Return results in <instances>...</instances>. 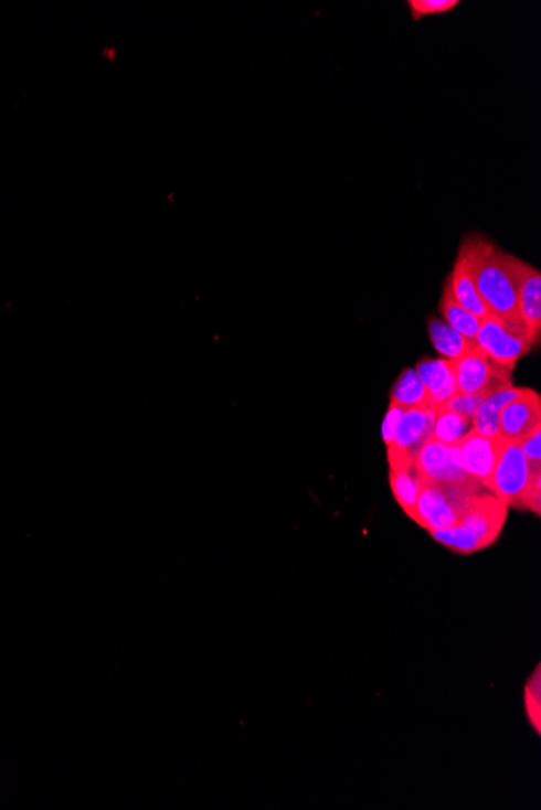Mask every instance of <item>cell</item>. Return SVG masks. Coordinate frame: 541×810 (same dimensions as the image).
Masks as SVG:
<instances>
[{
  "label": "cell",
  "instance_id": "1",
  "mask_svg": "<svg viewBox=\"0 0 541 810\" xmlns=\"http://www.w3.org/2000/svg\"><path fill=\"white\" fill-rule=\"evenodd\" d=\"M519 263V257L502 252L490 239L478 236L474 267L478 294L487 305L490 315L532 345V340L517 309Z\"/></svg>",
  "mask_w": 541,
  "mask_h": 810
},
{
  "label": "cell",
  "instance_id": "20",
  "mask_svg": "<svg viewBox=\"0 0 541 810\" xmlns=\"http://www.w3.org/2000/svg\"><path fill=\"white\" fill-rule=\"evenodd\" d=\"M433 535V539L435 541H438L439 544H443L444 547L449 548V551L456 552V554H475V552L484 551L481 548L480 542L477 541V537H475L474 534L468 533L466 527L459 526H453L447 527V530H439V531H432L429 533Z\"/></svg>",
  "mask_w": 541,
  "mask_h": 810
},
{
  "label": "cell",
  "instance_id": "19",
  "mask_svg": "<svg viewBox=\"0 0 541 810\" xmlns=\"http://www.w3.org/2000/svg\"><path fill=\"white\" fill-rule=\"evenodd\" d=\"M471 429H474V426H471V419H468V417L442 408L436 409L433 439L443 441L449 447H457L460 441L466 439Z\"/></svg>",
  "mask_w": 541,
  "mask_h": 810
},
{
  "label": "cell",
  "instance_id": "6",
  "mask_svg": "<svg viewBox=\"0 0 541 810\" xmlns=\"http://www.w3.org/2000/svg\"><path fill=\"white\" fill-rule=\"evenodd\" d=\"M530 469L526 455L517 441L502 439L498 463L492 472L490 492L508 509H520V499L529 484Z\"/></svg>",
  "mask_w": 541,
  "mask_h": 810
},
{
  "label": "cell",
  "instance_id": "2",
  "mask_svg": "<svg viewBox=\"0 0 541 810\" xmlns=\"http://www.w3.org/2000/svg\"><path fill=\"white\" fill-rule=\"evenodd\" d=\"M414 468L422 482H428V484L459 487V489L471 490V492L488 490L487 487L467 475L463 458H460L459 445L449 447L443 441L429 439L418 451Z\"/></svg>",
  "mask_w": 541,
  "mask_h": 810
},
{
  "label": "cell",
  "instance_id": "9",
  "mask_svg": "<svg viewBox=\"0 0 541 810\" xmlns=\"http://www.w3.org/2000/svg\"><path fill=\"white\" fill-rule=\"evenodd\" d=\"M478 236H467L459 248V255L454 263L453 273L447 278L453 297L460 306L467 309L478 319H485L490 316L487 305L481 300L478 294L477 285H475V257H477Z\"/></svg>",
  "mask_w": 541,
  "mask_h": 810
},
{
  "label": "cell",
  "instance_id": "12",
  "mask_svg": "<svg viewBox=\"0 0 541 810\" xmlns=\"http://www.w3.org/2000/svg\"><path fill=\"white\" fill-rule=\"evenodd\" d=\"M517 309L529 332L533 348L540 345L541 337V274L530 264L519 263L517 280Z\"/></svg>",
  "mask_w": 541,
  "mask_h": 810
},
{
  "label": "cell",
  "instance_id": "26",
  "mask_svg": "<svg viewBox=\"0 0 541 810\" xmlns=\"http://www.w3.org/2000/svg\"><path fill=\"white\" fill-rule=\"evenodd\" d=\"M523 701H526L527 717H529L530 723H532L533 728L537 729V733H540V729H541V701L540 699L533 697V695L530 694L529 691H526V693H523Z\"/></svg>",
  "mask_w": 541,
  "mask_h": 810
},
{
  "label": "cell",
  "instance_id": "8",
  "mask_svg": "<svg viewBox=\"0 0 541 810\" xmlns=\"http://www.w3.org/2000/svg\"><path fill=\"white\" fill-rule=\"evenodd\" d=\"M475 343L491 361L509 371L515 370L516 364L533 350L526 339L492 315L481 319Z\"/></svg>",
  "mask_w": 541,
  "mask_h": 810
},
{
  "label": "cell",
  "instance_id": "3",
  "mask_svg": "<svg viewBox=\"0 0 541 810\" xmlns=\"http://www.w3.org/2000/svg\"><path fill=\"white\" fill-rule=\"evenodd\" d=\"M475 493L481 492L423 482L415 505L414 521L429 533L457 526L467 500Z\"/></svg>",
  "mask_w": 541,
  "mask_h": 810
},
{
  "label": "cell",
  "instance_id": "21",
  "mask_svg": "<svg viewBox=\"0 0 541 810\" xmlns=\"http://www.w3.org/2000/svg\"><path fill=\"white\" fill-rule=\"evenodd\" d=\"M459 3V0H409L407 6L414 22H420L426 17L443 15V13L450 12Z\"/></svg>",
  "mask_w": 541,
  "mask_h": 810
},
{
  "label": "cell",
  "instance_id": "13",
  "mask_svg": "<svg viewBox=\"0 0 541 810\" xmlns=\"http://www.w3.org/2000/svg\"><path fill=\"white\" fill-rule=\"evenodd\" d=\"M415 372L425 387L429 408H439L447 399L459 394L453 361L444 360V358H438V360L422 358L415 366Z\"/></svg>",
  "mask_w": 541,
  "mask_h": 810
},
{
  "label": "cell",
  "instance_id": "7",
  "mask_svg": "<svg viewBox=\"0 0 541 810\" xmlns=\"http://www.w3.org/2000/svg\"><path fill=\"white\" fill-rule=\"evenodd\" d=\"M508 510V507L491 492L475 493L467 500L466 509L457 524L474 534L481 548H488L498 541L505 530Z\"/></svg>",
  "mask_w": 541,
  "mask_h": 810
},
{
  "label": "cell",
  "instance_id": "25",
  "mask_svg": "<svg viewBox=\"0 0 541 810\" xmlns=\"http://www.w3.org/2000/svg\"><path fill=\"white\" fill-rule=\"evenodd\" d=\"M405 409L401 408V406H394L390 405V409H388L386 416H384L383 420V427H381V436H383L384 445L388 447H391V444H393L395 430H397L399 420H401L402 415H404Z\"/></svg>",
  "mask_w": 541,
  "mask_h": 810
},
{
  "label": "cell",
  "instance_id": "15",
  "mask_svg": "<svg viewBox=\"0 0 541 810\" xmlns=\"http://www.w3.org/2000/svg\"><path fill=\"white\" fill-rule=\"evenodd\" d=\"M426 326H428L433 347L438 351V354H442L444 360L456 361L457 358L463 356L475 345V342L466 339L463 333L446 324L443 319L429 318Z\"/></svg>",
  "mask_w": 541,
  "mask_h": 810
},
{
  "label": "cell",
  "instance_id": "5",
  "mask_svg": "<svg viewBox=\"0 0 541 810\" xmlns=\"http://www.w3.org/2000/svg\"><path fill=\"white\" fill-rule=\"evenodd\" d=\"M436 409H407L399 420L397 430L391 447H388V463L390 469L412 468L423 445L433 439L435 429Z\"/></svg>",
  "mask_w": 541,
  "mask_h": 810
},
{
  "label": "cell",
  "instance_id": "11",
  "mask_svg": "<svg viewBox=\"0 0 541 810\" xmlns=\"http://www.w3.org/2000/svg\"><path fill=\"white\" fill-rule=\"evenodd\" d=\"M502 437L492 439L481 436L471 429L466 439L460 441V458L467 475L490 490L492 472L498 463L499 450H501Z\"/></svg>",
  "mask_w": 541,
  "mask_h": 810
},
{
  "label": "cell",
  "instance_id": "24",
  "mask_svg": "<svg viewBox=\"0 0 541 810\" xmlns=\"http://www.w3.org/2000/svg\"><path fill=\"white\" fill-rule=\"evenodd\" d=\"M519 445L529 461L530 469H541V427H537L530 436L520 440Z\"/></svg>",
  "mask_w": 541,
  "mask_h": 810
},
{
  "label": "cell",
  "instance_id": "18",
  "mask_svg": "<svg viewBox=\"0 0 541 810\" xmlns=\"http://www.w3.org/2000/svg\"><path fill=\"white\" fill-rule=\"evenodd\" d=\"M390 405L401 406L405 412L407 409L426 408L428 406V396H426L425 387L420 381L417 372L407 367L399 375L393 391H391Z\"/></svg>",
  "mask_w": 541,
  "mask_h": 810
},
{
  "label": "cell",
  "instance_id": "17",
  "mask_svg": "<svg viewBox=\"0 0 541 810\" xmlns=\"http://www.w3.org/2000/svg\"><path fill=\"white\" fill-rule=\"evenodd\" d=\"M439 311H442L443 321L446 322V324L456 329L457 332L463 333L466 339L475 342L478 329H480L481 319H478L477 316L468 312L464 306H460L459 302L456 301L447 281L444 284L443 297L442 300H439Z\"/></svg>",
  "mask_w": 541,
  "mask_h": 810
},
{
  "label": "cell",
  "instance_id": "4",
  "mask_svg": "<svg viewBox=\"0 0 541 810\" xmlns=\"http://www.w3.org/2000/svg\"><path fill=\"white\" fill-rule=\"evenodd\" d=\"M457 391L464 395L495 394L502 388L515 387L512 371L491 361L475 343L467 353L453 361Z\"/></svg>",
  "mask_w": 541,
  "mask_h": 810
},
{
  "label": "cell",
  "instance_id": "22",
  "mask_svg": "<svg viewBox=\"0 0 541 810\" xmlns=\"http://www.w3.org/2000/svg\"><path fill=\"white\" fill-rule=\"evenodd\" d=\"M488 396H490V394H456L453 398L447 399L443 406H439V408L446 409V412L457 413V415L460 416H466L468 419H474V416L477 415L478 409H480V406L484 405V402Z\"/></svg>",
  "mask_w": 541,
  "mask_h": 810
},
{
  "label": "cell",
  "instance_id": "10",
  "mask_svg": "<svg viewBox=\"0 0 541 810\" xmlns=\"http://www.w3.org/2000/svg\"><path fill=\"white\" fill-rule=\"evenodd\" d=\"M537 427H541V396L532 388H526L522 395L502 408L498 436L519 444Z\"/></svg>",
  "mask_w": 541,
  "mask_h": 810
},
{
  "label": "cell",
  "instance_id": "23",
  "mask_svg": "<svg viewBox=\"0 0 541 810\" xmlns=\"http://www.w3.org/2000/svg\"><path fill=\"white\" fill-rule=\"evenodd\" d=\"M520 509L533 511L535 514L541 513V469H532L529 484L520 499Z\"/></svg>",
  "mask_w": 541,
  "mask_h": 810
},
{
  "label": "cell",
  "instance_id": "14",
  "mask_svg": "<svg viewBox=\"0 0 541 810\" xmlns=\"http://www.w3.org/2000/svg\"><path fill=\"white\" fill-rule=\"evenodd\" d=\"M523 391H526V388L509 387L502 388V391L495 392V394L488 396V398L485 399L484 405L478 409L477 415L471 419V426H474V429L477 430L478 434H481V436L488 437V439H492V437L498 436L499 415H501L502 408H505L508 403H511L512 399H516L517 396L522 395Z\"/></svg>",
  "mask_w": 541,
  "mask_h": 810
},
{
  "label": "cell",
  "instance_id": "16",
  "mask_svg": "<svg viewBox=\"0 0 541 810\" xmlns=\"http://www.w3.org/2000/svg\"><path fill=\"white\" fill-rule=\"evenodd\" d=\"M390 484L393 490L395 502L399 503L402 510L405 511L411 520H414L415 505L422 490V479L415 471L414 466L412 468H394L390 472Z\"/></svg>",
  "mask_w": 541,
  "mask_h": 810
}]
</instances>
